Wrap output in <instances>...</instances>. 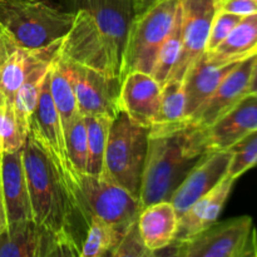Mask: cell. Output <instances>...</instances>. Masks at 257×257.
I'll use <instances>...</instances> for the list:
<instances>
[{"instance_id": "obj_1", "label": "cell", "mask_w": 257, "mask_h": 257, "mask_svg": "<svg viewBox=\"0 0 257 257\" xmlns=\"http://www.w3.org/2000/svg\"><path fill=\"white\" fill-rule=\"evenodd\" d=\"M23 163L33 220L43 227L75 238L82 245L88 222L67 181L30 133L23 146Z\"/></svg>"}, {"instance_id": "obj_2", "label": "cell", "mask_w": 257, "mask_h": 257, "mask_svg": "<svg viewBox=\"0 0 257 257\" xmlns=\"http://www.w3.org/2000/svg\"><path fill=\"white\" fill-rule=\"evenodd\" d=\"M207 153L205 130L195 123L172 132L150 135L140 190L142 208L171 201L186 176Z\"/></svg>"}, {"instance_id": "obj_3", "label": "cell", "mask_w": 257, "mask_h": 257, "mask_svg": "<svg viewBox=\"0 0 257 257\" xmlns=\"http://www.w3.org/2000/svg\"><path fill=\"white\" fill-rule=\"evenodd\" d=\"M75 13L47 0H0V29L17 48L42 49L62 42L74 23Z\"/></svg>"}, {"instance_id": "obj_4", "label": "cell", "mask_w": 257, "mask_h": 257, "mask_svg": "<svg viewBox=\"0 0 257 257\" xmlns=\"http://www.w3.org/2000/svg\"><path fill=\"white\" fill-rule=\"evenodd\" d=\"M150 128L133 122L120 109L110 123L103 161V177L140 198Z\"/></svg>"}, {"instance_id": "obj_5", "label": "cell", "mask_w": 257, "mask_h": 257, "mask_svg": "<svg viewBox=\"0 0 257 257\" xmlns=\"http://www.w3.org/2000/svg\"><path fill=\"white\" fill-rule=\"evenodd\" d=\"M72 191L88 223L92 216H97L122 235L138 220L142 210L140 198L103 176L77 172Z\"/></svg>"}, {"instance_id": "obj_6", "label": "cell", "mask_w": 257, "mask_h": 257, "mask_svg": "<svg viewBox=\"0 0 257 257\" xmlns=\"http://www.w3.org/2000/svg\"><path fill=\"white\" fill-rule=\"evenodd\" d=\"M177 257H257V231L250 216L221 221L168 246ZM166 250V248H165Z\"/></svg>"}, {"instance_id": "obj_7", "label": "cell", "mask_w": 257, "mask_h": 257, "mask_svg": "<svg viewBox=\"0 0 257 257\" xmlns=\"http://www.w3.org/2000/svg\"><path fill=\"white\" fill-rule=\"evenodd\" d=\"M178 3L180 0H161L142 14L135 15L123 53L122 79L132 72L151 74L158 50L173 27Z\"/></svg>"}, {"instance_id": "obj_8", "label": "cell", "mask_w": 257, "mask_h": 257, "mask_svg": "<svg viewBox=\"0 0 257 257\" xmlns=\"http://www.w3.org/2000/svg\"><path fill=\"white\" fill-rule=\"evenodd\" d=\"M73 12L74 23L62 40L59 54L70 62L112 77H120L122 57L110 47L87 12L82 9Z\"/></svg>"}, {"instance_id": "obj_9", "label": "cell", "mask_w": 257, "mask_h": 257, "mask_svg": "<svg viewBox=\"0 0 257 257\" xmlns=\"http://www.w3.org/2000/svg\"><path fill=\"white\" fill-rule=\"evenodd\" d=\"M80 247L75 238L34 220L8 223L0 233V257H80Z\"/></svg>"}, {"instance_id": "obj_10", "label": "cell", "mask_w": 257, "mask_h": 257, "mask_svg": "<svg viewBox=\"0 0 257 257\" xmlns=\"http://www.w3.org/2000/svg\"><path fill=\"white\" fill-rule=\"evenodd\" d=\"M62 59L72 83L80 114L105 115L113 119L120 110L122 78L104 74L63 57Z\"/></svg>"}, {"instance_id": "obj_11", "label": "cell", "mask_w": 257, "mask_h": 257, "mask_svg": "<svg viewBox=\"0 0 257 257\" xmlns=\"http://www.w3.org/2000/svg\"><path fill=\"white\" fill-rule=\"evenodd\" d=\"M50 69V68H49ZM29 133L42 146L43 150L58 168L72 190L77 172L70 163L65 147L64 131L59 113L52 99L49 88V72L43 83L37 108L30 118Z\"/></svg>"}, {"instance_id": "obj_12", "label": "cell", "mask_w": 257, "mask_h": 257, "mask_svg": "<svg viewBox=\"0 0 257 257\" xmlns=\"http://www.w3.org/2000/svg\"><path fill=\"white\" fill-rule=\"evenodd\" d=\"M182 48L170 79L182 80L191 65L206 53L208 34L217 12L215 0H180Z\"/></svg>"}, {"instance_id": "obj_13", "label": "cell", "mask_w": 257, "mask_h": 257, "mask_svg": "<svg viewBox=\"0 0 257 257\" xmlns=\"http://www.w3.org/2000/svg\"><path fill=\"white\" fill-rule=\"evenodd\" d=\"M232 153L230 150L208 152L182 181L171 197L178 217L193 202L210 192L227 176Z\"/></svg>"}, {"instance_id": "obj_14", "label": "cell", "mask_w": 257, "mask_h": 257, "mask_svg": "<svg viewBox=\"0 0 257 257\" xmlns=\"http://www.w3.org/2000/svg\"><path fill=\"white\" fill-rule=\"evenodd\" d=\"M256 57L257 54L240 60L223 78L210 99L192 115L190 122L206 130L248 94Z\"/></svg>"}, {"instance_id": "obj_15", "label": "cell", "mask_w": 257, "mask_h": 257, "mask_svg": "<svg viewBox=\"0 0 257 257\" xmlns=\"http://www.w3.org/2000/svg\"><path fill=\"white\" fill-rule=\"evenodd\" d=\"M69 3L73 10L82 9L89 14L98 30L123 60L128 30L135 18L132 0H69Z\"/></svg>"}, {"instance_id": "obj_16", "label": "cell", "mask_w": 257, "mask_h": 257, "mask_svg": "<svg viewBox=\"0 0 257 257\" xmlns=\"http://www.w3.org/2000/svg\"><path fill=\"white\" fill-rule=\"evenodd\" d=\"M257 130V93H248L225 115L205 130L208 152L230 150Z\"/></svg>"}, {"instance_id": "obj_17", "label": "cell", "mask_w": 257, "mask_h": 257, "mask_svg": "<svg viewBox=\"0 0 257 257\" xmlns=\"http://www.w3.org/2000/svg\"><path fill=\"white\" fill-rule=\"evenodd\" d=\"M162 85L151 74L143 72L128 73L122 79L119 107L133 122L152 127L161 104Z\"/></svg>"}, {"instance_id": "obj_18", "label": "cell", "mask_w": 257, "mask_h": 257, "mask_svg": "<svg viewBox=\"0 0 257 257\" xmlns=\"http://www.w3.org/2000/svg\"><path fill=\"white\" fill-rule=\"evenodd\" d=\"M0 185L8 223L33 220L29 190L23 163V148L0 156Z\"/></svg>"}, {"instance_id": "obj_19", "label": "cell", "mask_w": 257, "mask_h": 257, "mask_svg": "<svg viewBox=\"0 0 257 257\" xmlns=\"http://www.w3.org/2000/svg\"><path fill=\"white\" fill-rule=\"evenodd\" d=\"M60 44L62 42H58L47 48L33 50L17 48L0 65V92L7 103L12 104L20 85L34 70L53 62L59 53Z\"/></svg>"}, {"instance_id": "obj_20", "label": "cell", "mask_w": 257, "mask_h": 257, "mask_svg": "<svg viewBox=\"0 0 257 257\" xmlns=\"http://www.w3.org/2000/svg\"><path fill=\"white\" fill-rule=\"evenodd\" d=\"M236 180L226 176L213 190L193 202L178 217V228L175 241L185 240L197 235L217 221L227 202Z\"/></svg>"}, {"instance_id": "obj_21", "label": "cell", "mask_w": 257, "mask_h": 257, "mask_svg": "<svg viewBox=\"0 0 257 257\" xmlns=\"http://www.w3.org/2000/svg\"><path fill=\"white\" fill-rule=\"evenodd\" d=\"M237 63L217 65L211 63L203 54L191 65L182 79L186 100V118L188 122L192 115L210 99L223 78Z\"/></svg>"}, {"instance_id": "obj_22", "label": "cell", "mask_w": 257, "mask_h": 257, "mask_svg": "<svg viewBox=\"0 0 257 257\" xmlns=\"http://www.w3.org/2000/svg\"><path fill=\"white\" fill-rule=\"evenodd\" d=\"M137 223L143 242L153 256L175 242L178 215L170 201H161L143 207Z\"/></svg>"}, {"instance_id": "obj_23", "label": "cell", "mask_w": 257, "mask_h": 257, "mask_svg": "<svg viewBox=\"0 0 257 257\" xmlns=\"http://www.w3.org/2000/svg\"><path fill=\"white\" fill-rule=\"evenodd\" d=\"M257 54V13L241 18L227 38L205 55L217 65L231 64Z\"/></svg>"}, {"instance_id": "obj_24", "label": "cell", "mask_w": 257, "mask_h": 257, "mask_svg": "<svg viewBox=\"0 0 257 257\" xmlns=\"http://www.w3.org/2000/svg\"><path fill=\"white\" fill-rule=\"evenodd\" d=\"M182 80L168 79L161 90V104L150 135L172 132L188 124Z\"/></svg>"}, {"instance_id": "obj_25", "label": "cell", "mask_w": 257, "mask_h": 257, "mask_svg": "<svg viewBox=\"0 0 257 257\" xmlns=\"http://www.w3.org/2000/svg\"><path fill=\"white\" fill-rule=\"evenodd\" d=\"M49 88L52 99L59 113L63 131L80 114L72 83L59 53L53 59L49 69Z\"/></svg>"}, {"instance_id": "obj_26", "label": "cell", "mask_w": 257, "mask_h": 257, "mask_svg": "<svg viewBox=\"0 0 257 257\" xmlns=\"http://www.w3.org/2000/svg\"><path fill=\"white\" fill-rule=\"evenodd\" d=\"M52 64V63H50ZM49 65L38 68L32 73L27 79L24 80L20 88L18 89L14 99H13V109H14L15 117L18 123L25 135L29 133L30 118L37 108L38 100H39L40 92H42L43 83L45 77L49 72Z\"/></svg>"}, {"instance_id": "obj_27", "label": "cell", "mask_w": 257, "mask_h": 257, "mask_svg": "<svg viewBox=\"0 0 257 257\" xmlns=\"http://www.w3.org/2000/svg\"><path fill=\"white\" fill-rule=\"evenodd\" d=\"M122 237V233L112 225L97 216H92L80 247V257L110 256Z\"/></svg>"}, {"instance_id": "obj_28", "label": "cell", "mask_w": 257, "mask_h": 257, "mask_svg": "<svg viewBox=\"0 0 257 257\" xmlns=\"http://www.w3.org/2000/svg\"><path fill=\"white\" fill-rule=\"evenodd\" d=\"M87 128L88 165L87 173L100 176L103 172L105 146L112 118L105 115H83Z\"/></svg>"}, {"instance_id": "obj_29", "label": "cell", "mask_w": 257, "mask_h": 257, "mask_svg": "<svg viewBox=\"0 0 257 257\" xmlns=\"http://www.w3.org/2000/svg\"><path fill=\"white\" fill-rule=\"evenodd\" d=\"M181 48H182V18H181L180 3H178L173 27L171 29L170 34L167 35V38L163 42V44L161 45L157 57H156L153 69L151 72V75L161 85H163L170 79L171 73H172L176 63L180 58Z\"/></svg>"}, {"instance_id": "obj_30", "label": "cell", "mask_w": 257, "mask_h": 257, "mask_svg": "<svg viewBox=\"0 0 257 257\" xmlns=\"http://www.w3.org/2000/svg\"><path fill=\"white\" fill-rule=\"evenodd\" d=\"M68 157L75 172L87 173L88 141L84 117L78 115L64 131Z\"/></svg>"}, {"instance_id": "obj_31", "label": "cell", "mask_w": 257, "mask_h": 257, "mask_svg": "<svg viewBox=\"0 0 257 257\" xmlns=\"http://www.w3.org/2000/svg\"><path fill=\"white\" fill-rule=\"evenodd\" d=\"M230 151L232 158L227 176L237 180L243 173L257 166V130L235 143Z\"/></svg>"}, {"instance_id": "obj_32", "label": "cell", "mask_w": 257, "mask_h": 257, "mask_svg": "<svg viewBox=\"0 0 257 257\" xmlns=\"http://www.w3.org/2000/svg\"><path fill=\"white\" fill-rule=\"evenodd\" d=\"M28 135H25L15 117L13 104L0 105V152H15L22 150Z\"/></svg>"}, {"instance_id": "obj_33", "label": "cell", "mask_w": 257, "mask_h": 257, "mask_svg": "<svg viewBox=\"0 0 257 257\" xmlns=\"http://www.w3.org/2000/svg\"><path fill=\"white\" fill-rule=\"evenodd\" d=\"M241 18L242 17L222 12V10H217L215 17H213L212 24H211L206 52H212L213 49H216L230 35V33L237 25Z\"/></svg>"}, {"instance_id": "obj_34", "label": "cell", "mask_w": 257, "mask_h": 257, "mask_svg": "<svg viewBox=\"0 0 257 257\" xmlns=\"http://www.w3.org/2000/svg\"><path fill=\"white\" fill-rule=\"evenodd\" d=\"M138 221V220H137ZM136 221L120 238L117 247L112 251L113 257H151L153 256L146 247Z\"/></svg>"}, {"instance_id": "obj_35", "label": "cell", "mask_w": 257, "mask_h": 257, "mask_svg": "<svg viewBox=\"0 0 257 257\" xmlns=\"http://www.w3.org/2000/svg\"><path fill=\"white\" fill-rule=\"evenodd\" d=\"M217 10L231 13L238 17H246L257 13V4L253 0H225L217 5Z\"/></svg>"}, {"instance_id": "obj_36", "label": "cell", "mask_w": 257, "mask_h": 257, "mask_svg": "<svg viewBox=\"0 0 257 257\" xmlns=\"http://www.w3.org/2000/svg\"><path fill=\"white\" fill-rule=\"evenodd\" d=\"M15 49H17V47H15L12 43V40L5 35V33L0 29V65L8 59V57H9Z\"/></svg>"}, {"instance_id": "obj_37", "label": "cell", "mask_w": 257, "mask_h": 257, "mask_svg": "<svg viewBox=\"0 0 257 257\" xmlns=\"http://www.w3.org/2000/svg\"><path fill=\"white\" fill-rule=\"evenodd\" d=\"M161 0H132L133 9H135V15H140L145 13L146 10L150 9L155 4H157Z\"/></svg>"}, {"instance_id": "obj_38", "label": "cell", "mask_w": 257, "mask_h": 257, "mask_svg": "<svg viewBox=\"0 0 257 257\" xmlns=\"http://www.w3.org/2000/svg\"><path fill=\"white\" fill-rule=\"evenodd\" d=\"M8 226V218H7V211H5L4 198H3L2 192V185H0V233L4 231V228Z\"/></svg>"}, {"instance_id": "obj_39", "label": "cell", "mask_w": 257, "mask_h": 257, "mask_svg": "<svg viewBox=\"0 0 257 257\" xmlns=\"http://www.w3.org/2000/svg\"><path fill=\"white\" fill-rule=\"evenodd\" d=\"M248 93H257V57L255 60V64H253V68H252V74H251Z\"/></svg>"}, {"instance_id": "obj_40", "label": "cell", "mask_w": 257, "mask_h": 257, "mask_svg": "<svg viewBox=\"0 0 257 257\" xmlns=\"http://www.w3.org/2000/svg\"><path fill=\"white\" fill-rule=\"evenodd\" d=\"M5 103H7V100H5V98H4V95H3V93L0 92V105L5 104Z\"/></svg>"}, {"instance_id": "obj_41", "label": "cell", "mask_w": 257, "mask_h": 257, "mask_svg": "<svg viewBox=\"0 0 257 257\" xmlns=\"http://www.w3.org/2000/svg\"><path fill=\"white\" fill-rule=\"evenodd\" d=\"M225 2V0H215V3H216V7H217V5H220L221 3H223Z\"/></svg>"}, {"instance_id": "obj_42", "label": "cell", "mask_w": 257, "mask_h": 257, "mask_svg": "<svg viewBox=\"0 0 257 257\" xmlns=\"http://www.w3.org/2000/svg\"><path fill=\"white\" fill-rule=\"evenodd\" d=\"M253 2H255V3H256V4H257V0H253Z\"/></svg>"}, {"instance_id": "obj_43", "label": "cell", "mask_w": 257, "mask_h": 257, "mask_svg": "<svg viewBox=\"0 0 257 257\" xmlns=\"http://www.w3.org/2000/svg\"><path fill=\"white\" fill-rule=\"evenodd\" d=\"M0 156H2V153H0Z\"/></svg>"}, {"instance_id": "obj_44", "label": "cell", "mask_w": 257, "mask_h": 257, "mask_svg": "<svg viewBox=\"0 0 257 257\" xmlns=\"http://www.w3.org/2000/svg\"><path fill=\"white\" fill-rule=\"evenodd\" d=\"M0 153H2V152H0Z\"/></svg>"}]
</instances>
